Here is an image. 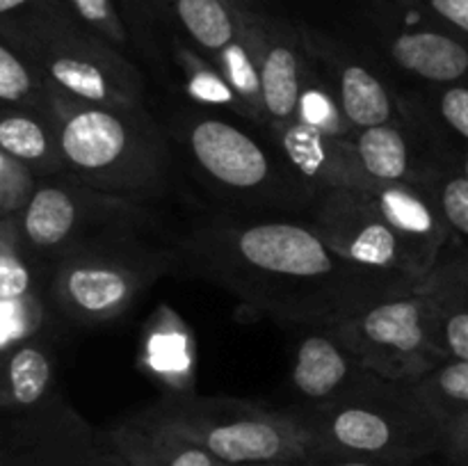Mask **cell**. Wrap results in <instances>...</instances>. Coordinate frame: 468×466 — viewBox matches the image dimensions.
<instances>
[{
  "mask_svg": "<svg viewBox=\"0 0 468 466\" xmlns=\"http://www.w3.org/2000/svg\"><path fill=\"white\" fill-rule=\"evenodd\" d=\"M434 201L448 227L468 236V174H451L443 178Z\"/></svg>",
  "mask_w": 468,
  "mask_h": 466,
  "instance_id": "obj_31",
  "label": "cell"
},
{
  "mask_svg": "<svg viewBox=\"0 0 468 466\" xmlns=\"http://www.w3.org/2000/svg\"><path fill=\"white\" fill-rule=\"evenodd\" d=\"M16 215L18 238L30 249L53 254L64 249L78 233L82 208L78 192L58 183H41Z\"/></svg>",
  "mask_w": 468,
  "mask_h": 466,
  "instance_id": "obj_14",
  "label": "cell"
},
{
  "mask_svg": "<svg viewBox=\"0 0 468 466\" xmlns=\"http://www.w3.org/2000/svg\"><path fill=\"white\" fill-rule=\"evenodd\" d=\"M110 437L126 466H227L199 443L146 418L110 432Z\"/></svg>",
  "mask_w": 468,
  "mask_h": 466,
  "instance_id": "obj_16",
  "label": "cell"
},
{
  "mask_svg": "<svg viewBox=\"0 0 468 466\" xmlns=\"http://www.w3.org/2000/svg\"><path fill=\"white\" fill-rule=\"evenodd\" d=\"M366 192L402 236L410 238L432 260L437 259L439 249L451 231L443 215L439 213L437 201L425 199L405 183H375Z\"/></svg>",
  "mask_w": 468,
  "mask_h": 466,
  "instance_id": "obj_15",
  "label": "cell"
},
{
  "mask_svg": "<svg viewBox=\"0 0 468 466\" xmlns=\"http://www.w3.org/2000/svg\"><path fill=\"white\" fill-rule=\"evenodd\" d=\"M236 9L242 30L251 37L259 53L263 112L279 126L292 123L300 117L302 101L300 58L295 41L291 39L286 27L259 16L240 0H236Z\"/></svg>",
  "mask_w": 468,
  "mask_h": 466,
  "instance_id": "obj_11",
  "label": "cell"
},
{
  "mask_svg": "<svg viewBox=\"0 0 468 466\" xmlns=\"http://www.w3.org/2000/svg\"><path fill=\"white\" fill-rule=\"evenodd\" d=\"M441 457L451 466H468V411L448 420L443 428Z\"/></svg>",
  "mask_w": 468,
  "mask_h": 466,
  "instance_id": "obj_33",
  "label": "cell"
},
{
  "mask_svg": "<svg viewBox=\"0 0 468 466\" xmlns=\"http://www.w3.org/2000/svg\"><path fill=\"white\" fill-rule=\"evenodd\" d=\"M0 151L26 164L32 174L64 169L55 119L0 105Z\"/></svg>",
  "mask_w": 468,
  "mask_h": 466,
  "instance_id": "obj_19",
  "label": "cell"
},
{
  "mask_svg": "<svg viewBox=\"0 0 468 466\" xmlns=\"http://www.w3.org/2000/svg\"><path fill=\"white\" fill-rule=\"evenodd\" d=\"M7 44L30 59L50 90L69 99L103 108H131L140 101V76L131 64L71 12L39 18Z\"/></svg>",
  "mask_w": 468,
  "mask_h": 466,
  "instance_id": "obj_5",
  "label": "cell"
},
{
  "mask_svg": "<svg viewBox=\"0 0 468 466\" xmlns=\"http://www.w3.org/2000/svg\"><path fill=\"white\" fill-rule=\"evenodd\" d=\"M142 279L144 270L117 256L69 254L55 277V297L71 318L99 323L131 306Z\"/></svg>",
  "mask_w": 468,
  "mask_h": 466,
  "instance_id": "obj_9",
  "label": "cell"
},
{
  "mask_svg": "<svg viewBox=\"0 0 468 466\" xmlns=\"http://www.w3.org/2000/svg\"><path fill=\"white\" fill-rule=\"evenodd\" d=\"M53 361L30 338L0 352V414L35 409L50 397Z\"/></svg>",
  "mask_w": 468,
  "mask_h": 466,
  "instance_id": "obj_17",
  "label": "cell"
},
{
  "mask_svg": "<svg viewBox=\"0 0 468 466\" xmlns=\"http://www.w3.org/2000/svg\"><path fill=\"white\" fill-rule=\"evenodd\" d=\"M35 174L0 151V208L16 215L35 190Z\"/></svg>",
  "mask_w": 468,
  "mask_h": 466,
  "instance_id": "obj_30",
  "label": "cell"
},
{
  "mask_svg": "<svg viewBox=\"0 0 468 466\" xmlns=\"http://www.w3.org/2000/svg\"><path fill=\"white\" fill-rule=\"evenodd\" d=\"M218 71L224 78L238 105H245L254 114L263 112V96H261L259 53L251 37L242 30L233 44H229L218 55Z\"/></svg>",
  "mask_w": 468,
  "mask_h": 466,
  "instance_id": "obj_26",
  "label": "cell"
},
{
  "mask_svg": "<svg viewBox=\"0 0 468 466\" xmlns=\"http://www.w3.org/2000/svg\"><path fill=\"white\" fill-rule=\"evenodd\" d=\"M407 387L446 428L448 420L468 411V361H443Z\"/></svg>",
  "mask_w": 468,
  "mask_h": 466,
  "instance_id": "obj_24",
  "label": "cell"
},
{
  "mask_svg": "<svg viewBox=\"0 0 468 466\" xmlns=\"http://www.w3.org/2000/svg\"><path fill=\"white\" fill-rule=\"evenodd\" d=\"M64 5L71 9L73 16H76L87 30L103 37L108 44L117 46V48L126 46V26L122 23V16H119L112 0H64Z\"/></svg>",
  "mask_w": 468,
  "mask_h": 466,
  "instance_id": "obj_28",
  "label": "cell"
},
{
  "mask_svg": "<svg viewBox=\"0 0 468 466\" xmlns=\"http://www.w3.org/2000/svg\"><path fill=\"white\" fill-rule=\"evenodd\" d=\"M187 146L195 163L229 190H259L274 178L272 160L259 140L224 119H197Z\"/></svg>",
  "mask_w": 468,
  "mask_h": 466,
  "instance_id": "obj_10",
  "label": "cell"
},
{
  "mask_svg": "<svg viewBox=\"0 0 468 466\" xmlns=\"http://www.w3.org/2000/svg\"><path fill=\"white\" fill-rule=\"evenodd\" d=\"M41 313L16 306L0 304V352L18 341H26L35 334Z\"/></svg>",
  "mask_w": 468,
  "mask_h": 466,
  "instance_id": "obj_32",
  "label": "cell"
},
{
  "mask_svg": "<svg viewBox=\"0 0 468 466\" xmlns=\"http://www.w3.org/2000/svg\"><path fill=\"white\" fill-rule=\"evenodd\" d=\"M282 146L288 160L306 178L327 183V187L370 190L375 185L361 169L355 146L329 137L327 131L311 119L306 122L297 117L292 123L282 126Z\"/></svg>",
  "mask_w": 468,
  "mask_h": 466,
  "instance_id": "obj_12",
  "label": "cell"
},
{
  "mask_svg": "<svg viewBox=\"0 0 468 466\" xmlns=\"http://www.w3.org/2000/svg\"><path fill=\"white\" fill-rule=\"evenodd\" d=\"M0 466H126L110 434H99L71 407L48 397L18 414H0Z\"/></svg>",
  "mask_w": 468,
  "mask_h": 466,
  "instance_id": "obj_8",
  "label": "cell"
},
{
  "mask_svg": "<svg viewBox=\"0 0 468 466\" xmlns=\"http://www.w3.org/2000/svg\"><path fill=\"white\" fill-rule=\"evenodd\" d=\"M0 105L53 119L50 90L30 59L0 39Z\"/></svg>",
  "mask_w": 468,
  "mask_h": 466,
  "instance_id": "obj_23",
  "label": "cell"
},
{
  "mask_svg": "<svg viewBox=\"0 0 468 466\" xmlns=\"http://www.w3.org/2000/svg\"><path fill=\"white\" fill-rule=\"evenodd\" d=\"M356 160L373 183H402L407 176V142L398 128L373 126L361 131L355 142Z\"/></svg>",
  "mask_w": 468,
  "mask_h": 466,
  "instance_id": "obj_25",
  "label": "cell"
},
{
  "mask_svg": "<svg viewBox=\"0 0 468 466\" xmlns=\"http://www.w3.org/2000/svg\"><path fill=\"white\" fill-rule=\"evenodd\" d=\"M425 5L448 26L468 35V0H425Z\"/></svg>",
  "mask_w": 468,
  "mask_h": 466,
  "instance_id": "obj_36",
  "label": "cell"
},
{
  "mask_svg": "<svg viewBox=\"0 0 468 466\" xmlns=\"http://www.w3.org/2000/svg\"><path fill=\"white\" fill-rule=\"evenodd\" d=\"M439 108L448 126L468 140V87H451L443 91Z\"/></svg>",
  "mask_w": 468,
  "mask_h": 466,
  "instance_id": "obj_34",
  "label": "cell"
},
{
  "mask_svg": "<svg viewBox=\"0 0 468 466\" xmlns=\"http://www.w3.org/2000/svg\"><path fill=\"white\" fill-rule=\"evenodd\" d=\"M391 58L414 76L455 82L468 76V46L437 30H407L393 37Z\"/></svg>",
  "mask_w": 468,
  "mask_h": 466,
  "instance_id": "obj_18",
  "label": "cell"
},
{
  "mask_svg": "<svg viewBox=\"0 0 468 466\" xmlns=\"http://www.w3.org/2000/svg\"><path fill=\"white\" fill-rule=\"evenodd\" d=\"M338 94H341V110L352 126L366 131V128L384 126L391 122L393 105L387 87L361 64H341Z\"/></svg>",
  "mask_w": 468,
  "mask_h": 466,
  "instance_id": "obj_22",
  "label": "cell"
},
{
  "mask_svg": "<svg viewBox=\"0 0 468 466\" xmlns=\"http://www.w3.org/2000/svg\"><path fill=\"white\" fill-rule=\"evenodd\" d=\"M423 286L439 352L446 361H468V281L446 268Z\"/></svg>",
  "mask_w": 468,
  "mask_h": 466,
  "instance_id": "obj_20",
  "label": "cell"
},
{
  "mask_svg": "<svg viewBox=\"0 0 468 466\" xmlns=\"http://www.w3.org/2000/svg\"><path fill=\"white\" fill-rule=\"evenodd\" d=\"M59 12H71L64 0H0V39L12 41L39 18Z\"/></svg>",
  "mask_w": 468,
  "mask_h": 466,
  "instance_id": "obj_29",
  "label": "cell"
},
{
  "mask_svg": "<svg viewBox=\"0 0 468 466\" xmlns=\"http://www.w3.org/2000/svg\"><path fill=\"white\" fill-rule=\"evenodd\" d=\"M0 304L41 313L35 297V277L18 247L14 219H0Z\"/></svg>",
  "mask_w": 468,
  "mask_h": 466,
  "instance_id": "obj_27",
  "label": "cell"
},
{
  "mask_svg": "<svg viewBox=\"0 0 468 466\" xmlns=\"http://www.w3.org/2000/svg\"><path fill=\"white\" fill-rule=\"evenodd\" d=\"M199 48L218 58L240 35L236 0H163Z\"/></svg>",
  "mask_w": 468,
  "mask_h": 466,
  "instance_id": "obj_21",
  "label": "cell"
},
{
  "mask_svg": "<svg viewBox=\"0 0 468 466\" xmlns=\"http://www.w3.org/2000/svg\"><path fill=\"white\" fill-rule=\"evenodd\" d=\"M314 452L373 461L441 455L443 423L407 388H355L304 414Z\"/></svg>",
  "mask_w": 468,
  "mask_h": 466,
  "instance_id": "obj_3",
  "label": "cell"
},
{
  "mask_svg": "<svg viewBox=\"0 0 468 466\" xmlns=\"http://www.w3.org/2000/svg\"><path fill=\"white\" fill-rule=\"evenodd\" d=\"M5 217H9V215H7V213H5V210H3V208H0V219H5Z\"/></svg>",
  "mask_w": 468,
  "mask_h": 466,
  "instance_id": "obj_39",
  "label": "cell"
},
{
  "mask_svg": "<svg viewBox=\"0 0 468 466\" xmlns=\"http://www.w3.org/2000/svg\"><path fill=\"white\" fill-rule=\"evenodd\" d=\"M359 368L364 365L336 338L314 334L297 347L291 379L304 400L323 407L355 391L352 382H355V370Z\"/></svg>",
  "mask_w": 468,
  "mask_h": 466,
  "instance_id": "obj_13",
  "label": "cell"
},
{
  "mask_svg": "<svg viewBox=\"0 0 468 466\" xmlns=\"http://www.w3.org/2000/svg\"><path fill=\"white\" fill-rule=\"evenodd\" d=\"M315 231L343 259L359 268L402 281H423L434 260L402 236L366 190L329 187Z\"/></svg>",
  "mask_w": 468,
  "mask_h": 466,
  "instance_id": "obj_7",
  "label": "cell"
},
{
  "mask_svg": "<svg viewBox=\"0 0 468 466\" xmlns=\"http://www.w3.org/2000/svg\"><path fill=\"white\" fill-rule=\"evenodd\" d=\"M50 101L62 164L78 183L91 190L135 192L163 176L167 151L137 105H87L55 90Z\"/></svg>",
  "mask_w": 468,
  "mask_h": 466,
  "instance_id": "obj_2",
  "label": "cell"
},
{
  "mask_svg": "<svg viewBox=\"0 0 468 466\" xmlns=\"http://www.w3.org/2000/svg\"><path fill=\"white\" fill-rule=\"evenodd\" d=\"M451 270L457 274V277H462L464 281H468V256H464V259H460V260H455V263L451 265Z\"/></svg>",
  "mask_w": 468,
  "mask_h": 466,
  "instance_id": "obj_37",
  "label": "cell"
},
{
  "mask_svg": "<svg viewBox=\"0 0 468 466\" xmlns=\"http://www.w3.org/2000/svg\"><path fill=\"white\" fill-rule=\"evenodd\" d=\"M219 251L222 268L250 286L272 288H346L352 295L368 297L396 295L398 279L370 272L338 251L315 228L292 222H259L219 231V240L210 242Z\"/></svg>",
  "mask_w": 468,
  "mask_h": 466,
  "instance_id": "obj_1",
  "label": "cell"
},
{
  "mask_svg": "<svg viewBox=\"0 0 468 466\" xmlns=\"http://www.w3.org/2000/svg\"><path fill=\"white\" fill-rule=\"evenodd\" d=\"M245 466H309L306 460H282V461H263V464H245Z\"/></svg>",
  "mask_w": 468,
  "mask_h": 466,
  "instance_id": "obj_38",
  "label": "cell"
},
{
  "mask_svg": "<svg viewBox=\"0 0 468 466\" xmlns=\"http://www.w3.org/2000/svg\"><path fill=\"white\" fill-rule=\"evenodd\" d=\"M146 420L199 443L227 466L314 455V437L304 416L279 414L247 402L172 397L160 402Z\"/></svg>",
  "mask_w": 468,
  "mask_h": 466,
  "instance_id": "obj_4",
  "label": "cell"
},
{
  "mask_svg": "<svg viewBox=\"0 0 468 466\" xmlns=\"http://www.w3.org/2000/svg\"><path fill=\"white\" fill-rule=\"evenodd\" d=\"M332 336L364 368L388 382H414L441 365L432 334V309L425 286L410 295L382 297L334 324Z\"/></svg>",
  "mask_w": 468,
  "mask_h": 466,
  "instance_id": "obj_6",
  "label": "cell"
},
{
  "mask_svg": "<svg viewBox=\"0 0 468 466\" xmlns=\"http://www.w3.org/2000/svg\"><path fill=\"white\" fill-rule=\"evenodd\" d=\"M306 464L309 466H439L434 464L432 457H425V460H419V461H373V460H356V457L324 455V452H314V455H309L306 457Z\"/></svg>",
  "mask_w": 468,
  "mask_h": 466,
  "instance_id": "obj_35",
  "label": "cell"
}]
</instances>
